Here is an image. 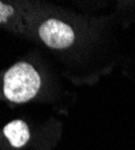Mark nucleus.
Returning a JSON list of instances; mask_svg holds the SVG:
<instances>
[{"label": "nucleus", "mask_w": 135, "mask_h": 150, "mask_svg": "<svg viewBox=\"0 0 135 150\" xmlns=\"http://www.w3.org/2000/svg\"><path fill=\"white\" fill-rule=\"evenodd\" d=\"M15 13V10L11 5H6L4 3L0 1V24L5 23L9 21V18H11Z\"/></svg>", "instance_id": "obj_4"}, {"label": "nucleus", "mask_w": 135, "mask_h": 150, "mask_svg": "<svg viewBox=\"0 0 135 150\" xmlns=\"http://www.w3.org/2000/svg\"><path fill=\"white\" fill-rule=\"evenodd\" d=\"M39 35L45 45L54 49H64L75 41V34L69 24L51 18L45 21L40 28Z\"/></svg>", "instance_id": "obj_2"}, {"label": "nucleus", "mask_w": 135, "mask_h": 150, "mask_svg": "<svg viewBox=\"0 0 135 150\" xmlns=\"http://www.w3.org/2000/svg\"><path fill=\"white\" fill-rule=\"evenodd\" d=\"M41 85L39 72L28 62H17L10 67L4 76L3 91L12 102H28L38 94Z\"/></svg>", "instance_id": "obj_1"}, {"label": "nucleus", "mask_w": 135, "mask_h": 150, "mask_svg": "<svg viewBox=\"0 0 135 150\" xmlns=\"http://www.w3.org/2000/svg\"><path fill=\"white\" fill-rule=\"evenodd\" d=\"M4 134L14 148H22L29 141L30 132L27 122L22 119H16L4 127Z\"/></svg>", "instance_id": "obj_3"}]
</instances>
